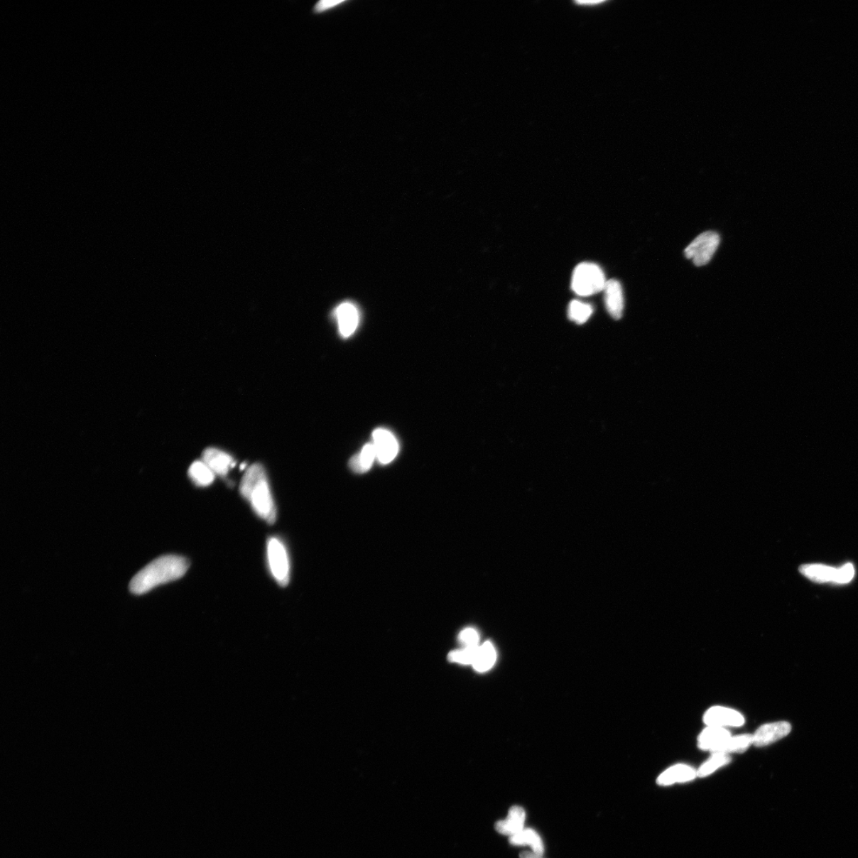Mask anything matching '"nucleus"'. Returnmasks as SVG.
I'll use <instances>...</instances> for the list:
<instances>
[{
    "instance_id": "f257e3e1",
    "label": "nucleus",
    "mask_w": 858,
    "mask_h": 858,
    "mask_svg": "<svg viewBox=\"0 0 858 858\" xmlns=\"http://www.w3.org/2000/svg\"><path fill=\"white\" fill-rule=\"evenodd\" d=\"M190 563L183 556L168 555L154 560L134 576L130 583L133 594H143L164 583L179 580L189 569Z\"/></svg>"
},
{
    "instance_id": "f03ea898",
    "label": "nucleus",
    "mask_w": 858,
    "mask_h": 858,
    "mask_svg": "<svg viewBox=\"0 0 858 858\" xmlns=\"http://www.w3.org/2000/svg\"><path fill=\"white\" fill-rule=\"evenodd\" d=\"M239 491L260 518L270 525L276 521L277 508L263 465L256 464L247 469Z\"/></svg>"
},
{
    "instance_id": "7ed1b4c3",
    "label": "nucleus",
    "mask_w": 858,
    "mask_h": 858,
    "mask_svg": "<svg viewBox=\"0 0 858 858\" xmlns=\"http://www.w3.org/2000/svg\"><path fill=\"white\" fill-rule=\"evenodd\" d=\"M605 274L594 264L582 263L575 267L572 279V289L579 296L589 297L604 290Z\"/></svg>"
},
{
    "instance_id": "20e7f679",
    "label": "nucleus",
    "mask_w": 858,
    "mask_h": 858,
    "mask_svg": "<svg viewBox=\"0 0 858 858\" xmlns=\"http://www.w3.org/2000/svg\"><path fill=\"white\" fill-rule=\"evenodd\" d=\"M266 553L268 566L273 578L278 585L287 586L290 580V562L284 543L272 536L268 540Z\"/></svg>"
},
{
    "instance_id": "39448f33",
    "label": "nucleus",
    "mask_w": 858,
    "mask_h": 858,
    "mask_svg": "<svg viewBox=\"0 0 858 858\" xmlns=\"http://www.w3.org/2000/svg\"><path fill=\"white\" fill-rule=\"evenodd\" d=\"M720 244V237L715 232H706L696 237L686 247L685 254L688 259H693L697 266L707 265L712 260L715 251Z\"/></svg>"
},
{
    "instance_id": "423d86ee",
    "label": "nucleus",
    "mask_w": 858,
    "mask_h": 858,
    "mask_svg": "<svg viewBox=\"0 0 858 858\" xmlns=\"http://www.w3.org/2000/svg\"><path fill=\"white\" fill-rule=\"evenodd\" d=\"M792 726L788 722L765 724L757 729L753 735V745L756 747L767 746L783 739L790 734Z\"/></svg>"
},
{
    "instance_id": "0eeeda50",
    "label": "nucleus",
    "mask_w": 858,
    "mask_h": 858,
    "mask_svg": "<svg viewBox=\"0 0 858 858\" xmlns=\"http://www.w3.org/2000/svg\"><path fill=\"white\" fill-rule=\"evenodd\" d=\"M374 446L381 464L387 465L397 457L398 444L394 435L386 429L379 428L373 433Z\"/></svg>"
},
{
    "instance_id": "6e6552de",
    "label": "nucleus",
    "mask_w": 858,
    "mask_h": 858,
    "mask_svg": "<svg viewBox=\"0 0 858 858\" xmlns=\"http://www.w3.org/2000/svg\"><path fill=\"white\" fill-rule=\"evenodd\" d=\"M703 722L708 727L724 728L725 727H741L745 723V719L737 710L733 709L714 707L710 708L703 716Z\"/></svg>"
},
{
    "instance_id": "1a4fd4ad",
    "label": "nucleus",
    "mask_w": 858,
    "mask_h": 858,
    "mask_svg": "<svg viewBox=\"0 0 858 858\" xmlns=\"http://www.w3.org/2000/svg\"><path fill=\"white\" fill-rule=\"evenodd\" d=\"M604 301L607 310L615 320L622 317L624 310V294L622 286L618 280L612 279L607 281L604 290Z\"/></svg>"
},
{
    "instance_id": "9d476101",
    "label": "nucleus",
    "mask_w": 858,
    "mask_h": 858,
    "mask_svg": "<svg viewBox=\"0 0 858 858\" xmlns=\"http://www.w3.org/2000/svg\"><path fill=\"white\" fill-rule=\"evenodd\" d=\"M336 317L341 336L348 337L357 330L359 325V313L357 307L350 303L340 305L336 311Z\"/></svg>"
},
{
    "instance_id": "9b49d317",
    "label": "nucleus",
    "mask_w": 858,
    "mask_h": 858,
    "mask_svg": "<svg viewBox=\"0 0 858 858\" xmlns=\"http://www.w3.org/2000/svg\"><path fill=\"white\" fill-rule=\"evenodd\" d=\"M202 457L203 462L209 466L213 473L219 476H226L234 466V461L231 455L217 448H207Z\"/></svg>"
},
{
    "instance_id": "f8f14e48",
    "label": "nucleus",
    "mask_w": 858,
    "mask_h": 858,
    "mask_svg": "<svg viewBox=\"0 0 858 858\" xmlns=\"http://www.w3.org/2000/svg\"><path fill=\"white\" fill-rule=\"evenodd\" d=\"M526 814L519 806H514L509 810L506 819L495 824V830L502 835L511 837L524 829Z\"/></svg>"
},
{
    "instance_id": "ddd939ff",
    "label": "nucleus",
    "mask_w": 858,
    "mask_h": 858,
    "mask_svg": "<svg viewBox=\"0 0 858 858\" xmlns=\"http://www.w3.org/2000/svg\"><path fill=\"white\" fill-rule=\"evenodd\" d=\"M800 573L815 582H832L837 583L839 568L822 565H806L800 568Z\"/></svg>"
},
{
    "instance_id": "4468645a",
    "label": "nucleus",
    "mask_w": 858,
    "mask_h": 858,
    "mask_svg": "<svg viewBox=\"0 0 858 858\" xmlns=\"http://www.w3.org/2000/svg\"><path fill=\"white\" fill-rule=\"evenodd\" d=\"M697 776L696 771L685 765H676L669 768L658 778V783L661 786H671L677 782L693 781Z\"/></svg>"
},
{
    "instance_id": "2eb2a0df",
    "label": "nucleus",
    "mask_w": 858,
    "mask_h": 858,
    "mask_svg": "<svg viewBox=\"0 0 858 858\" xmlns=\"http://www.w3.org/2000/svg\"><path fill=\"white\" fill-rule=\"evenodd\" d=\"M732 737L726 729L715 727H708L699 736V747L702 750L710 751L713 753L722 743Z\"/></svg>"
},
{
    "instance_id": "dca6fc26",
    "label": "nucleus",
    "mask_w": 858,
    "mask_h": 858,
    "mask_svg": "<svg viewBox=\"0 0 858 858\" xmlns=\"http://www.w3.org/2000/svg\"><path fill=\"white\" fill-rule=\"evenodd\" d=\"M509 842L513 846L531 847L533 853L541 856L545 853V845L541 836L531 828H524L517 835L509 837Z\"/></svg>"
},
{
    "instance_id": "f3484780",
    "label": "nucleus",
    "mask_w": 858,
    "mask_h": 858,
    "mask_svg": "<svg viewBox=\"0 0 858 858\" xmlns=\"http://www.w3.org/2000/svg\"><path fill=\"white\" fill-rule=\"evenodd\" d=\"M753 745L752 734H742L739 736L730 737L727 740L721 744L712 754H722L728 755L730 753H744L751 746Z\"/></svg>"
},
{
    "instance_id": "a211bd4d",
    "label": "nucleus",
    "mask_w": 858,
    "mask_h": 858,
    "mask_svg": "<svg viewBox=\"0 0 858 858\" xmlns=\"http://www.w3.org/2000/svg\"><path fill=\"white\" fill-rule=\"evenodd\" d=\"M496 656H497L494 646L491 642L487 641L479 647L472 666L476 671L487 672L494 666Z\"/></svg>"
},
{
    "instance_id": "6ab92c4d",
    "label": "nucleus",
    "mask_w": 858,
    "mask_h": 858,
    "mask_svg": "<svg viewBox=\"0 0 858 858\" xmlns=\"http://www.w3.org/2000/svg\"><path fill=\"white\" fill-rule=\"evenodd\" d=\"M191 480L198 487H207L212 484L214 474L203 461H196L189 469Z\"/></svg>"
},
{
    "instance_id": "aec40b11",
    "label": "nucleus",
    "mask_w": 858,
    "mask_h": 858,
    "mask_svg": "<svg viewBox=\"0 0 858 858\" xmlns=\"http://www.w3.org/2000/svg\"><path fill=\"white\" fill-rule=\"evenodd\" d=\"M375 459H377V455L374 446L373 444H368L359 455L352 459L350 465L354 472L363 473L371 467Z\"/></svg>"
},
{
    "instance_id": "412c9836",
    "label": "nucleus",
    "mask_w": 858,
    "mask_h": 858,
    "mask_svg": "<svg viewBox=\"0 0 858 858\" xmlns=\"http://www.w3.org/2000/svg\"><path fill=\"white\" fill-rule=\"evenodd\" d=\"M592 306L580 300H572L568 305V318L578 325L586 323L589 318L592 317Z\"/></svg>"
},
{
    "instance_id": "4be33fe9",
    "label": "nucleus",
    "mask_w": 858,
    "mask_h": 858,
    "mask_svg": "<svg viewBox=\"0 0 858 858\" xmlns=\"http://www.w3.org/2000/svg\"><path fill=\"white\" fill-rule=\"evenodd\" d=\"M730 760L732 759H730L729 755L713 754L712 756L697 771V776L706 777L713 773L717 769L727 765Z\"/></svg>"
},
{
    "instance_id": "5701e85b",
    "label": "nucleus",
    "mask_w": 858,
    "mask_h": 858,
    "mask_svg": "<svg viewBox=\"0 0 858 858\" xmlns=\"http://www.w3.org/2000/svg\"><path fill=\"white\" fill-rule=\"evenodd\" d=\"M478 647L465 648L461 650H455L449 653L448 659L452 662L462 663V665H473L476 658V654L478 652Z\"/></svg>"
},
{
    "instance_id": "b1692460",
    "label": "nucleus",
    "mask_w": 858,
    "mask_h": 858,
    "mask_svg": "<svg viewBox=\"0 0 858 858\" xmlns=\"http://www.w3.org/2000/svg\"><path fill=\"white\" fill-rule=\"evenodd\" d=\"M459 640L462 644H464L465 648L478 647L479 635L475 629L468 628L462 630L460 634Z\"/></svg>"
},
{
    "instance_id": "393cba45",
    "label": "nucleus",
    "mask_w": 858,
    "mask_h": 858,
    "mask_svg": "<svg viewBox=\"0 0 858 858\" xmlns=\"http://www.w3.org/2000/svg\"><path fill=\"white\" fill-rule=\"evenodd\" d=\"M854 568L852 564H847L839 568V576H837V583L839 585H846L853 580L854 576Z\"/></svg>"
},
{
    "instance_id": "a878e982",
    "label": "nucleus",
    "mask_w": 858,
    "mask_h": 858,
    "mask_svg": "<svg viewBox=\"0 0 858 858\" xmlns=\"http://www.w3.org/2000/svg\"><path fill=\"white\" fill-rule=\"evenodd\" d=\"M344 3V1H333V0H332V1H327V0H325V1L324 0V1H320L316 4V6H315L314 12L322 13L327 11L335 8V6H337L338 5Z\"/></svg>"
},
{
    "instance_id": "bb28decb",
    "label": "nucleus",
    "mask_w": 858,
    "mask_h": 858,
    "mask_svg": "<svg viewBox=\"0 0 858 858\" xmlns=\"http://www.w3.org/2000/svg\"><path fill=\"white\" fill-rule=\"evenodd\" d=\"M520 858H543L542 856L536 854L533 851H524L520 854Z\"/></svg>"
}]
</instances>
